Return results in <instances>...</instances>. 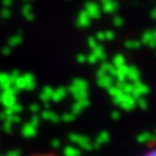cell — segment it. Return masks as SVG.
<instances>
[{"label":"cell","instance_id":"1","mask_svg":"<svg viewBox=\"0 0 156 156\" xmlns=\"http://www.w3.org/2000/svg\"><path fill=\"white\" fill-rule=\"evenodd\" d=\"M29 156H60V155H57L55 152H39V154H31Z\"/></svg>","mask_w":156,"mask_h":156},{"label":"cell","instance_id":"2","mask_svg":"<svg viewBox=\"0 0 156 156\" xmlns=\"http://www.w3.org/2000/svg\"><path fill=\"white\" fill-rule=\"evenodd\" d=\"M142 156H156V147H152V148H150L147 152H144Z\"/></svg>","mask_w":156,"mask_h":156}]
</instances>
